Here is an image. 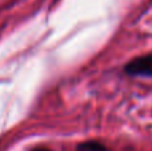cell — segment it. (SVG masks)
Returning <instances> with one entry per match:
<instances>
[{"mask_svg":"<svg viewBox=\"0 0 152 151\" xmlns=\"http://www.w3.org/2000/svg\"><path fill=\"white\" fill-rule=\"evenodd\" d=\"M126 72L129 75H143V76H152V55L140 56L131 60L126 66Z\"/></svg>","mask_w":152,"mask_h":151,"instance_id":"6da1fadb","label":"cell"},{"mask_svg":"<svg viewBox=\"0 0 152 151\" xmlns=\"http://www.w3.org/2000/svg\"><path fill=\"white\" fill-rule=\"evenodd\" d=\"M77 151H107V149L99 142H84L77 146Z\"/></svg>","mask_w":152,"mask_h":151,"instance_id":"7a4b0ae2","label":"cell"},{"mask_svg":"<svg viewBox=\"0 0 152 151\" xmlns=\"http://www.w3.org/2000/svg\"><path fill=\"white\" fill-rule=\"evenodd\" d=\"M32 151H50V150H47V149H35Z\"/></svg>","mask_w":152,"mask_h":151,"instance_id":"3957f363","label":"cell"}]
</instances>
